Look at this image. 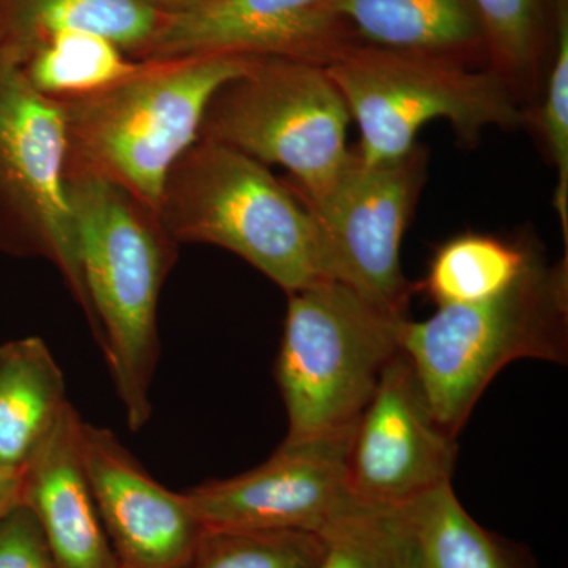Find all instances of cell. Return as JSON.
<instances>
[{
	"instance_id": "obj_1",
	"label": "cell",
	"mask_w": 568,
	"mask_h": 568,
	"mask_svg": "<svg viewBox=\"0 0 568 568\" xmlns=\"http://www.w3.org/2000/svg\"><path fill=\"white\" fill-rule=\"evenodd\" d=\"M65 179L89 324L126 422L138 432L152 413L156 313L175 242L159 216L122 186L77 168H67Z\"/></svg>"
},
{
	"instance_id": "obj_2",
	"label": "cell",
	"mask_w": 568,
	"mask_h": 568,
	"mask_svg": "<svg viewBox=\"0 0 568 568\" xmlns=\"http://www.w3.org/2000/svg\"><path fill=\"white\" fill-rule=\"evenodd\" d=\"M256 58L196 54L145 61L111 88L59 102L65 114L67 168L100 175L159 211L174 163L200 140L216 92Z\"/></svg>"
},
{
	"instance_id": "obj_3",
	"label": "cell",
	"mask_w": 568,
	"mask_h": 568,
	"mask_svg": "<svg viewBox=\"0 0 568 568\" xmlns=\"http://www.w3.org/2000/svg\"><path fill=\"white\" fill-rule=\"evenodd\" d=\"M399 349L413 365L433 414L458 436L493 377L518 358L566 364L568 265L528 267L496 297L439 306L425 321L398 324Z\"/></svg>"
},
{
	"instance_id": "obj_4",
	"label": "cell",
	"mask_w": 568,
	"mask_h": 568,
	"mask_svg": "<svg viewBox=\"0 0 568 568\" xmlns=\"http://www.w3.org/2000/svg\"><path fill=\"white\" fill-rule=\"evenodd\" d=\"M156 216L175 244L230 250L286 294L327 278L315 220L297 194L222 142L200 138L174 163Z\"/></svg>"
},
{
	"instance_id": "obj_5",
	"label": "cell",
	"mask_w": 568,
	"mask_h": 568,
	"mask_svg": "<svg viewBox=\"0 0 568 568\" xmlns=\"http://www.w3.org/2000/svg\"><path fill=\"white\" fill-rule=\"evenodd\" d=\"M324 69L358 123L355 153L366 164L403 159L416 149L422 126L436 119L469 142L488 126L529 122L517 93L487 67L355 44Z\"/></svg>"
},
{
	"instance_id": "obj_6",
	"label": "cell",
	"mask_w": 568,
	"mask_h": 568,
	"mask_svg": "<svg viewBox=\"0 0 568 568\" xmlns=\"http://www.w3.org/2000/svg\"><path fill=\"white\" fill-rule=\"evenodd\" d=\"M287 297L275 366L290 422L286 439L351 428L399 351L402 320L334 278L317 280Z\"/></svg>"
},
{
	"instance_id": "obj_7",
	"label": "cell",
	"mask_w": 568,
	"mask_h": 568,
	"mask_svg": "<svg viewBox=\"0 0 568 568\" xmlns=\"http://www.w3.org/2000/svg\"><path fill=\"white\" fill-rule=\"evenodd\" d=\"M351 112L324 67L256 59L224 84L205 111L200 138L290 171L304 204L320 201L353 162Z\"/></svg>"
},
{
	"instance_id": "obj_8",
	"label": "cell",
	"mask_w": 568,
	"mask_h": 568,
	"mask_svg": "<svg viewBox=\"0 0 568 568\" xmlns=\"http://www.w3.org/2000/svg\"><path fill=\"white\" fill-rule=\"evenodd\" d=\"M65 114L18 67L0 63V250L50 261L89 321L67 194Z\"/></svg>"
},
{
	"instance_id": "obj_9",
	"label": "cell",
	"mask_w": 568,
	"mask_h": 568,
	"mask_svg": "<svg viewBox=\"0 0 568 568\" xmlns=\"http://www.w3.org/2000/svg\"><path fill=\"white\" fill-rule=\"evenodd\" d=\"M426 152L416 145L395 162H353L313 204L325 275L346 284L392 317H407L414 286L402 268V242L425 181Z\"/></svg>"
},
{
	"instance_id": "obj_10",
	"label": "cell",
	"mask_w": 568,
	"mask_h": 568,
	"mask_svg": "<svg viewBox=\"0 0 568 568\" xmlns=\"http://www.w3.org/2000/svg\"><path fill=\"white\" fill-rule=\"evenodd\" d=\"M354 426L310 439H284L248 473L185 493L204 529L305 530L324 536L368 508L347 485L346 454Z\"/></svg>"
},
{
	"instance_id": "obj_11",
	"label": "cell",
	"mask_w": 568,
	"mask_h": 568,
	"mask_svg": "<svg viewBox=\"0 0 568 568\" xmlns=\"http://www.w3.org/2000/svg\"><path fill=\"white\" fill-rule=\"evenodd\" d=\"M457 436L437 422L402 349L388 362L351 433L347 485L361 506L405 507L450 484Z\"/></svg>"
},
{
	"instance_id": "obj_12",
	"label": "cell",
	"mask_w": 568,
	"mask_h": 568,
	"mask_svg": "<svg viewBox=\"0 0 568 568\" xmlns=\"http://www.w3.org/2000/svg\"><path fill=\"white\" fill-rule=\"evenodd\" d=\"M361 40L328 0H204L166 13L149 61L196 54L291 59L327 67Z\"/></svg>"
},
{
	"instance_id": "obj_13",
	"label": "cell",
	"mask_w": 568,
	"mask_h": 568,
	"mask_svg": "<svg viewBox=\"0 0 568 568\" xmlns=\"http://www.w3.org/2000/svg\"><path fill=\"white\" fill-rule=\"evenodd\" d=\"M80 448L97 510L122 568H186L203 526L185 493L149 476L108 428L82 420Z\"/></svg>"
},
{
	"instance_id": "obj_14",
	"label": "cell",
	"mask_w": 568,
	"mask_h": 568,
	"mask_svg": "<svg viewBox=\"0 0 568 568\" xmlns=\"http://www.w3.org/2000/svg\"><path fill=\"white\" fill-rule=\"evenodd\" d=\"M81 424L69 403L22 465V503L39 519L55 568H122L82 465Z\"/></svg>"
},
{
	"instance_id": "obj_15",
	"label": "cell",
	"mask_w": 568,
	"mask_h": 568,
	"mask_svg": "<svg viewBox=\"0 0 568 568\" xmlns=\"http://www.w3.org/2000/svg\"><path fill=\"white\" fill-rule=\"evenodd\" d=\"M328 9L372 47L470 67L487 61L484 28L470 0H328Z\"/></svg>"
},
{
	"instance_id": "obj_16",
	"label": "cell",
	"mask_w": 568,
	"mask_h": 568,
	"mask_svg": "<svg viewBox=\"0 0 568 568\" xmlns=\"http://www.w3.org/2000/svg\"><path fill=\"white\" fill-rule=\"evenodd\" d=\"M164 17L148 0H0V63L21 69L62 32L92 33L121 50L145 52Z\"/></svg>"
},
{
	"instance_id": "obj_17",
	"label": "cell",
	"mask_w": 568,
	"mask_h": 568,
	"mask_svg": "<svg viewBox=\"0 0 568 568\" xmlns=\"http://www.w3.org/2000/svg\"><path fill=\"white\" fill-rule=\"evenodd\" d=\"M65 379L39 336L0 345V466H22L58 422Z\"/></svg>"
},
{
	"instance_id": "obj_18",
	"label": "cell",
	"mask_w": 568,
	"mask_h": 568,
	"mask_svg": "<svg viewBox=\"0 0 568 568\" xmlns=\"http://www.w3.org/2000/svg\"><path fill=\"white\" fill-rule=\"evenodd\" d=\"M399 508L416 538L418 568H537L521 545L478 525L450 484Z\"/></svg>"
},
{
	"instance_id": "obj_19",
	"label": "cell",
	"mask_w": 568,
	"mask_h": 568,
	"mask_svg": "<svg viewBox=\"0 0 568 568\" xmlns=\"http://www.w3.org/2000/svg\"><path fill=\"white\" fill-rule=\"evenodd\" d=\"M532 256L491 235H458L437 250L418 290L437 306L488 301L517 282Z\"/></svg>"
},
{
	"instance_id": "obj_20",
	"label": "cell",
	"mask_w": 568,
	"mask_h": 568,
	"mask_svg": "<svg viewBox=\"0 0 568 568\" xmlns=\"http://www.w3.org/2000/svg\"><path fill=\"white\" fill-rule=\"evenodd\" d=\"M142 65L125 59L121 48L103 37L62 32L41 44L21 71L41 95L63 102L104 91Z\"/></svg>"
},
{
	"instance_id": "obj_21",
	"label": "cell",
	"mask_w": 568,
	"mask_h": 568,
	"mask_svg": "<svg viewBox=\"0 0 568 568\" xmlns=\"http://www.w3.org/2000/svg\"><path fill=\"white\" fill-rule=\"evenodd\" d=\"M476 7L487 67L499 74L521 102L540 89L548 0H470Z\"/></svg>"
},
{
	"instance_id": "obj_22",
	"label": "cell",
	"mask_w": 568,
	"mask_h": 568,
	"mask_svg": "<svg viewBox=\"0 0 568 568\" xmlns=\"http://www.w3.org/2000/svg\"><path fill=\"white\" fill-rule=\"evenodd\" d=\"M325 549L305 530L203 529L186 568H320Z\"/></svg>"
},
{
	"instance_id": "obj_23",
	"label": "cell",
	"mask_w": 568,
	"mask_h": 568,
	"mask_svg": "<svg viewBox=\"0 0 568 568\" xmlns=\"http://www.w3.org/2000/svg\"><path fill=\"white\" fill-rule=\"evenodd\" d=\"M323 537L320 568H418L416 538L402 508H361Z\"/></svg>"
},
{
	"instance_id": "obj_24",
	"label": "cell",
	"mask_w": 568,
	"mask_h": 568,
	"mask_svg": "<svg viewBox=\"0 0 568 568\" xmlns=\"http://www.w3.org/2000/svg\"><path fill=\"white\" fill-rule=\"evenodd\" d=\"M537 125L547 144L549 159L558 173L555 207L568 244V7L567 0L555 3V54L548 73L545 99Z\"/></svg>"
},
{
	"instance_id": "obj_25",
	"label": "cell",
	"mask_w": 568,
	"mask_h": 568,
	"mask_svg": "<svg viewBox=\"0 0 568 568\" xmlns=\"http://www.w3.org/2000/svg\"><path fill=\"white\" fill-rule=\"evenodd\" d=\"M0 568H55L39 519L24 503L0 519Z\"/></svg>"
},
{
	"instance_id": "obj_26",
	"label": "cell",
	"mask_w": 568,
	"mask_h": 568,
	"mask_svg": "<svg viewBox=\"0 0 568 568\" xmlns=\"http://www.w3.org/2000/svg\"><path fill=\"white\" fill-rule=\"evenodd\" d=\"M24 467L0 466V519L22 503Z\"/></svg>"
},
{
	"instance_id": "obj_27",
	"label": "cell",
	"mask_w": 568,
	"mask_h": 568,
	"mask_svg": "<svg viewBox=\"0 0 568 568\" xmlns=\"http://www.w3.org/2000/svg\"><path fill=\"white\" fill-rule=\"evenodd\" d=\"M148 2L152 3L156 9H159L160 6L175 7V10L171 11V13H175V11H182L190 9V7L197 6V3L204 2V0H148Z\"/></svg>"
}]
</instances>
